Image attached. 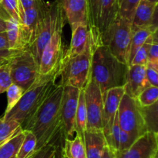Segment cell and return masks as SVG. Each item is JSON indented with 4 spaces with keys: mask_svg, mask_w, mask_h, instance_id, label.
<instances>
[{
    "mask_svg": "<svg viewBox=\"0 0 158 158\" xmlns=\"http://www.w3.org/2000/svg\"><path fill=\"white\" fill-rule=\"evenodd\" d=\"M157 8V4L150 2L147 0H140L136 8L131 21L132 31L149 26L157 27V23H155Z\"/></svg>",
    "mask_w": 158,
    "mask_h": 158,
    "instance_id": "obj_19",
    "label": "cell"
},
{
    "mask_svg": "<svg viewBox=\"0 0 158 158\" xmlns=\"http://www.w3.org/2000/svg\"><path fill=\"white\" fill-rule=\"evenodd\" d=\"M22 129V125L14 119L0 118V145L16 134Z\"/></svg>",
    "mask_w": 158,
    "mask_h": 158,
    "instance_id": "obj_27",
    "label": "cell"
},
{
    "mask_svg": "<svg viewBox=\"0 0 158 158\" xmlns=\"http://www.w3.org/2000/svg\"><path fill=\"white\" fill-rule=\"evenodd\" d=\"M87 123L86 130L102 131V116L103 108V94L98 84L89 78L83 88Z\"/></svg>",
    "mask_w": 158,
    "mask_h": 158,
    "instance_id": "obj_11",
    "label": "cell"
},
{
    "mask_svg": "<svg viewBox=\"0 0 158 158\" xmlns=\"http://www.w3.org/2000/svg\"><path fill=\"white\" fill-rule=\"evenodd\" d=\"M6 30V19L0 16V33L5 32Z\"/></svg>",
    "mask_w": 158,
    "mask_h": 158,
    "instance_id": "obj_44",
    "label": "cell"
},
{
    "mask_svg": "<svg viewBox=\"0 0 158 158\" xmlns=\"http://www.w3.org/2000/svg\"><path fill=\"white\" fill-rule=\"evenodd\" d=\"M157 35V30L153 33L152 35L147 40V41L139 48L134 54L130 65H141L147 66L148 61V51L151 44L152 43L154 37Z\"/></svg>",
    "mask_w": 158,
    "mask_h": 158,
    "instance_id": "obj_28",
    "label": "cell"
},
{
    "mask_svg": "<svg viewBox=\"0 0 158 158\" xmlns=\"http://www.w3.org/2000/svg\"><path fill=\"white\" fill-rule=\"evenodd\" d=\"M128 67L119 61L107 46L93 43L90 78L98 84L103 94L110 88L124 86Z\"/></svg>",
    "mask_w": 158,
    "mask_h": 158,
    "instance_id": "obj_2",
    "label": "cell"
},
{
    "mask_svg": "<svg viewBox=\"0 0 158 158\" xmlns=\"http://www.w3.org/2000/svg\"><path fill=\"white\" fill-rule=\"evenodd\" d=\"M119 15L117 0H99L94 29L91 33L93 43L105 44L108 33Z\"/></svg>",
    "mask_w": 158,
    "mask_h": 158,
    "instance_id": "obj_10",
    "label": "cell"
},
{
    "mask_svg": "<svg viewBox=\"0 0 158 158\" xmlns=\"http://www.w3.org/2000/svg\"><path fill=\"white\" fill-rule=\"evenodd\" d=\"M11 79L13 84L24 91L29 89L41 77L39 64L29 48L19 51L8 62Z\"/></svg>",
    "mask_w": 158,
    "mask_h": 158,
    "instance_id": "obj_5",
    "label": "cell"
},
{
    "mask_svg": "<svg viewBox=\"0 0 158 158\" xmlns=\"http://www.w3.org/2000/svg\"><path fill=\"white\" fill-rule=\"evenodd\" d=\"M157 102L148 107H141L148 131L157 133Z\"/></svg>",
    "mask_w": 158,
    "mask_h": 158,
    "instance_id": "obj_30",
    "label": "cell"
},
{
    "mask_svg": "<svg viewBox=\"0 0 158 158\" xmlns=\"http://www.w3.org/2000/svg\"><path fill=\"white\" fill-rule=\"evenodd\" d=\"M6 92L7 94V106L5 113H7L18 103L25 91L21 87L12 83L6 89Z\"/></svg>",
    "mask_w": 158,
    "mask_h": 158,
    "instance_id": "obj_32",
    "label": "cell"
},
{
    "mask_svg": "<svg viewBox=\"0 0 158 158\" xmlns=\"http://www.w3.org/2000/svg\"><path fill=\"white\" fill-rule=\"evenodd\" d=\"M0 7L6 12L8 17L14 19L20 23L21 19L18 0H1Z\"/></svg>",
    "mask_w": 158,
    "mask_h": 158,
    "instance_id": "obj_33",
    "label": "cell"
},
{
    "mask_svg": "<svg viewBox=\"0 0 158 158\" xmlns=\"http://www.w3.org/2000/svg\"><path fill=\"white\" fill-rule=\"evenodd\" d=\"M72 37L70 44L63 57H72L87 50L93 44L90 29L88 24H78L71 28Z\"/></svg>",
    "mask_w": 158,
    "mask_h": 158,
    "instance_id": "obj_17",
    "label": "cell"
},
{
    "mask_svg": "<svg viewBox=\"0 0 158 158\" xmlns=\"http://www.w3.org/2000/svg\"><path fill=\"white\" fill-rule=\"evenodd\" d=\"M135 139L128 133L121 129L120 136V143H119V149L117 151H124L128 150L135 142Z\"/></svg>",
    "mask_w": 158,
    "mask_h": 158,
    "instance_id": "obj_37",
    "label": "cell"
},
{
    "mask_svg": "<svg viewBox=\"0 0 158 158\" xmlns=\"http://www.w3.org/2000/svg\"><path fill=\"white\" fill-rule=\"evenodd\" d=\"M146 77L150 85L157 87L158 85V70L146 66Z\"/></svg>",
    "mask_w": 158,
    "mask_h": 158,
    "instance_id": "obj_39",
    "label": "cell"
},
{
    "mask_svg": "<svg viewBox=\"0 0 158 158\" xmlns=\"http://www.w3.org/2000/svg\"><path fill=\"white\" fill-rule=\"evenodd\" d=\"M63 86L56 83L33 114L22 125V129L29 130L37 139L36 150L56 143L60 132L63 133L60 120V106Z\"/></svg>",
    "mask_w": 158,
    "mask_h": 158,
    "instance_id": "obj_1",
    "label": "cell"
},
{
    "mask_svg": "<svg viewBox=\"0 0 158 158\" xmlns=\"http://www.w3.org/2000/svg\"><path fill=\"white\" fill-rule=\"evenodd\" d=\"M23 139H24V132L21 129L12 137L1 144L0 158H12L16 156Z\"/></svg>",
    "mask_w": 158,
    "mask_h": 158,
    "instance_id": "obj_24",
    "label": "cell"
},
{
    "mask_svg": "<svg viewBox=\"0 0 158 158\" xmlns=\"http://www.w3.org/2000/svg\"><path fill=\"white\" fill-rule=\"evenodd\" d=\"M89 2V29L90 32L94 29L96 23V18H97V7H98L99 0H88Z\"/></svg>",
    "mask_w": 158,
    "mask_h": 158,
    "instance_id": "obj_38",
    "label": "cell"
},
{
    "mask_svg": "<svg viewBox=\"0 0 158 158\" xmlns=\"http://www.w3.org/2000/svg\"><path fill=\"white\" fill-rule=\"evenodd\" d=\"M22 50H12V49H3L0 50V65L5 64L8 63L9 60L15 55V54Z\"/></svg>",
    "mask_w": 158,
    "mask_h": 158,
    "instance_id": "obj_40",
    "label": "cell"
},
{
    "mask_svg": "<svg viewBox=\"0 0 158 158\" xmlns=\"http://www.w3.org/2000/svg\"><path fill=\"white\" fill-rule=\"evenodd\" d=\"M117 158H158V133L148 131L128 150L115 151Z\"/></svg>",
    "mask_w": 158,
    "mask_h": 158,
    "instance_id": "obj_14",
    "label": "cell"
},
{
    "mask_svg": "<svg viewBox=\"0 0 158 158\" xmlns=\"http://www.w3.org/2000/svg\"><path fill=\"white\" fill-rule=\"evenodd\" d=\"M56 143H51L35 150L29 158H52L57 147Z\"/></svg>",
    "mask_w": 158,
    "mask_h": 158,
    "instance_id": "obj_34",
    "label": "cell"
},
{
    "mask_svg": "<svg viewBox=\"0 0 158 158\" xmlns=\"http://www.w3.org/2000/svg\"><path fill=\"white\" fill-rule=\"evenodd\" d=\"M132 38L131 22L118 15L108 33L105 44L121 63L129 66V51Z\"/></svg>",
    "mask_w": 158,
    "mask_h": 158,
    "instance_id": "obj_8",
    "label": "cell"
},
{
    "mask_svg": "<svg viewBox=\"0 0 158 158\" xmlns=\"http://www.w3.org/2000/svg\"><path fill=\"white\" fill-rule=\"evenodd\" d=\"M125 94L124 86L116 87L107 90L103 93V108L102 116V131L108 144L110 137L111 128L118 112L119 105L123 94Z\"/></svg>",
    "mask_w": 158,
    "mask_h": 158,
    "instance_id": "obj_15",
    "label": "cell"
},
{
    "mask_svg": "<svg viewBox=\"0 0 158 158\" xmlns=\"http://www.w3.org/2000/svg\"><path fill=\"white\" fill-rule=\"evenodd\" d=\"M64 13L56 0L48 5L45 15L40 25L35 40L29 50L33 54L37 63L40 64L43 49L58 27L65 25Z\"/></svg>",
    "mask_w": 158,
    "mask_h": 158,
    "instance_id": "obj_6",
    "label": "cell"
},
{
    "mask_svg": "<svg viewBox=\"0 0 158 158\" xmlns=\"http://www.w3.org/2000/svg\"><path fill=\"white\" fill-rule=\"evenodd\" d=\"M117 1H118V2H119V0H117Z\"/></svg>",
    "mask_w": 158,
    "mask_h": 158,
    "instance_id": "obj_47",
    "label": "cell"
},
{
    "mask_svg": "<svg viewBox=\"0 0 158 158\" xmlns=\"http://www.w3.org/2000/svg\"><path fill=\"white\" fill-rule=\"evenodd\" d=\"M86 158H101L106 144L103 131L86 130L83 134Z\"/></svg>",
    "mask_w": 158,
    "mask_h": 158,
    "instance_id": "obj_20",
    "label": "cell"
},
{
    "mask_svg": "<svg viewBox=\"0 0 158 158\" xmlns=\"http://www.w3.org/2000/svg\"><path fill=\"white\" fill-rule=\"evenodd\" d=\"M101 158H117L116 157L115 151L106 145L105 147L104 150H103V153Z\"/></svg>",
    "mask_w": 158,
    "mask_h": 158,
    "instance_id": "obj_42",
    "label": "cell"
},
{
    "mask_svg": "<svg viewBox=\"0 0 158 158\" xmlns=\"http://www.w3.org/2000/svg\"><path fill=\"white\" fill-rule=\"evenodd\" d=\"M147 66L158 70L157 35L154 37L152 43L150 46L149 51H148V61Z\"/></svg>",
    "mask_w": 158,
    "mask_h": 158,
    "instance_id": "obj_36",
    "label": "cell"
},
{
    "mask_svg": "<svg viewBox=\"0 0 158 158\" xmlns=\"http://www.w3.org/2000/svg\"><path fill=\"white\" fill-rule=\"evenodd\" d=\"M136 99L141 107H148L154 105L158 101V88L150 85L142 91Z\"/></svg>",
    "mask_w": 158,
    "mask_h": 158,
    "instance_id": "obj_29",
    "label": "cell"
},
{
    "mask_svg": "<svg viewBox=\"0 0 158 158\" xmlns=\"http://www.w3.org/2000/svg\"><path fill=\"white\" fill-rule=\"evenodd\" d=\"M53 77H41L32 86L25 91L18 103L2 117L14 119L23 125L36 110L49 91L56 83Z\"/></svg>",
    "mask_w": 158,
    "mask_h": 158,
    "instance_id": "obj_3",
    "label": "cell"
},
{
    "mask_svg": "<svg viewBox=\"0 0 158 158\" xmlns=\"http://www.w3.org/2000/svg\"><path fill=\"white\" fill-rule=\"evenodd\" d=\"M0 94H1V92H0Z\"/></svg>",
    "mask_w": 158,
    "mask_h": 158,
    "instance_id": "obj_49",
    "label": "cell"
},
{
    "mask_svg": "<svg viewBox=\"0 0 158 158\" xmlns=\"http://www.w3.org/2000/svg\"><path fill=\"white\" fill-rule=\"evenodd\" d=\"M2 65H3V64H2ZM0 66H2V65H0Z\"/></svg>",
    "mask_w": 158,
    "mask_h": 158,
    "instance_id": "obj_48",
    "label": "cell"
},
{
    "mask_svg": "<svg viewBox=\"0 0 158 158\" xmlns=\"http://www.w3.org/2000/svg\"><path fill=\"white\" fill-rule=\"evenodd\" d=\"M52 158H65L63 153V147H60L59 145L57 146L56 150Z\"/></svg>",
    "mask_w": 158,
    "mask_h": 158,
    "instance_id": "obj_43",
    "label": "cell"
},
{
    "mask_svg": "<svg viewBox=\"0 0 158 158\" xmlns=\"http://www.w3.org/2000/svg\"><path fill=\"white\" fill-rule=\"evenodd\" d=\"M48 5L43 0H35L33 6L23 11L22 14L20 24L23 40L27 47H30L36 37Z\"/></svg>",
    "mask_w": 158,
    "mask_h": 158,
    "instance_id": "obj_13",
    "label": "cell"
},
{
    "mask_svg": "<svg viewBox=\"0 0 158 158\" xmlns=\"http://www.w3.org/2000/svg\"><path fill=\"white\" fill-rule=\"evenodd\" d=\"M12 84L8 63L0 66V92H6V89Z\"/></svg>",
    "mask_w": 158,
    "mask_h": 158,
    "instance_id": "obj_35",
    "label": "cell"
},
{
    "mask_svg": "<svg viewBox=\"0 0 158 158\" xmlns=\"http://www.w3.org/2000/svg\"><path fill=\"white\" fill-rule=\"evenodd\" d=\"M93 44L84 53L72 57H63L56 76L58 85L71 86L82 90L90 78V64Z\"/></svg>",
    "mask_w": 158,
    "mask_h": 158,
    "instance_id": "obj_4",
    "label": "cell"
},
{
    "mask_svg": "<svg viewBox=\"0 0 158 158\" xmlns=\"http://www.w3.org/2000/svg\"><path fill=\"white\" fill-rule=\"evenodd\" d=\"M0 1H1V0H0Z\"/></svg>",
    "mask_w": 158,
    "mask_h": 158,
    "instance_id": "obj_50",
    "label": "cell"
},
{
    "mask_svg": "<svg viewBox=\"0 0 158 158\" xmlns=\"http://www.w3.org/2000/svg\"><path fill=\"white\" fill-rule=\"evenodd\" d=\"M140 2V0H119V15L131 22Z\"/></svg>",
    "mask_w": 158,
    "mask_h": 158,
    "instance_id": "obj_31",
    "label": "cell"
},
{
    "mask_svg": "<svg viewBox=\"0 0 158 158\" xmlns=\"http://www.w3.org/2000/svg\"><path fill=\"white\" fill-rule=\"evenodd\" d=\"M6 21V35L9 48L12 50H23L29 48L26 46L23 40L22 33L21 24L19 22L16 21L12 18H8Z\"/></svg>",
    "mask_w": 158,
    "mask_h": 158,
    "instance_id": "obj_21",
    "label": "cell"
},
{
    "mask_svg": "<svg viewBox=\"0 0 158 158\" xmlns=\"http://www.w3.org/2000/svg\"><path fill=\"white\" fill-rule=\"evenodd\" d=\"M156 30H157V27L156 26H149V27L140 28L132 31V38H131V47L129 51V58H128L129 65L131 64V60L137 50Z\"/></svg>",
    "mask_w": 158,
    "mask_h": 158,
    "instance_id": "obj_23",
    "label": "cell"
},
{
    "mask_svg": "<svg viewBox=\"0 0 158 158\" xmlns=\"http://www.w3.org/2000/svg\"><path fill=\"white\" fill-rule=\"evenodd\" d=\"M64 26L57 28L49 41L43 49L39 64V71L41 77H53L56 78L63 55V29Z\"/></svg>",
    "mask_w": 158,
    "mask_h": 158,
    "instance_id": "obj_9",
    "label": "cell"
},
{
    "mask_svg": "<svg viewBox=\"0 0 158 158\" xmlns=\"http://www.w3.org/2000/svg\"><path fill=\"white\" fill-rule=\"evenodd\" d=\"M118 119L121 129L129 133L135 140L148 132L141 106L135 98L126 93L119 105Z\"/></svg>",
    "mask_w": 158,
    "mask_h": 158,
    "instance_id": "obj_7",
    "label": "cell"
},
{
    "mask_svg": "<svg viewBox=\"0 0 158 158\" xmlns=\"http://www.w3.org/2000/svg\"><path fill=\"white\" fill-rule=\"evenodd\" d=\"M71 28L78 24H89L88 0H56Z\"/></svg>",
    "mask_w": 158,
    "mask_h": 158,
    "instance_id": "obj_16",
    "label": "cell"
},
{
    "mask_svg": "<svg viewBox=\"0 0 158 158\" xmlns=\"http://www.w3.org/2000/svg\"><path fill=\"white\" fill-rule=\"evenodd\" d=\"M23 130L24 132V139L15 156L16 158H29L37 150V139L35 135L29 130Z\"/></svg>",
    "mask_w": 158,
    "mask_h": 158,
    "instance_id": "obj_26",
    "label": "cell"
},
{
    "mask_svg": "<svg viewBox=\"0 0 158 158\" xmlns=\"http://www.w3.org/2000/svg\"><path fill=\"white\" fill-rule=\"evenodd\" d=\"M63 153L65 158H86L83 138L77 134L72 139L65 138Z\"/></svg>",
    "mask_w": 158,
    "mask_h": 158,
    "instance_id": "obj_22",
    "label": "cell"
},
{
    "mask_svg": "<svg viewBox=\"0 0 158 158\" xmlns=\"http://www.w3.org/2000/svg\"><path fill=\"white\" fill-rule=\"evenodd\" d=\"M87 123V113H86V103H85L83 89L80 90L79 96L78 105L76 114V134L83 139V134L86 130Z\"/></svg>",
    "mask_w": 158,
    "mask_h": 158,
    "instance_id": "obj_25",
    "label": "cell"
},
{
    "mask_svg": "<svg viewBox=\"0 0 158 158\" xmlns=\"http://www.w3.org/2000/svg\"><path fill=\"white\" fill-rule=\"evenodd\" d=\"M80 90L71 86L63 87L60 106V120L65 138L72 139L76 135V114Z\"/></svg>",
    "mask_w": 158,
    "mask_h": 158,
    "instance_id": "obj_12",
    "label": "cell"
},
{
    "mask_svg": "<svg viewBox=\"0 0 158 158\" xmlns=\"http://www.w3.org/2000/svg\"><path fill=\"white\" fill-rule=\"evenodd\" d=\"M149 86L150 84L146 77V67L129 65L124 85L125 93L136 99L142 91Z\"/></svg>",
    "mask_w": 158,
    "mask_h": 158,
    "instance_id": "obj_18",
    "label": "cell"
},
{
    "mask_svg": "<svg viewBox=\"0 0 158 158\" xmlns=\"http://www.w3.org/2000/svg\"><path fill=\"white\" fill-rule=\"evenodd\" d=\"M3 49H10L6 31L0 33V50Z\"/></svg>",
    "mask_w": 158,
    "mask_h": 158,
    "instance_id": "obj_41",
    "label": "cell"
},
{
    "mask_svg": "<svg viewBox=\"0 0 158 158\" xmlns=\"http://www.w3.org/2000/svg\"><path fill=\"white\" fill-rule=\"evenodd\" d=\"M147 1L150 2L155 3V4H157V3H158V0H147Z\"/></svg>",
    "mask_w": 158,
    "mask_h": 158,
    "instance_id": "obj_45",
    "label": "cell"
},
{
    "mask_svg": "<svg viewBox=\"0 0 158 158\" xmlns=\"http://www.w3.org/2000/svg\"><path fill=\"white\" fill-rule=\"evenodd\" d=\"M12 158H16V156H14V157H12Z\"/></svg>",
    "mask_w": 158,
    "mask_h": 158,
    "instance_id": "obj_46",
    "label": "cell"
}]
</instances>
